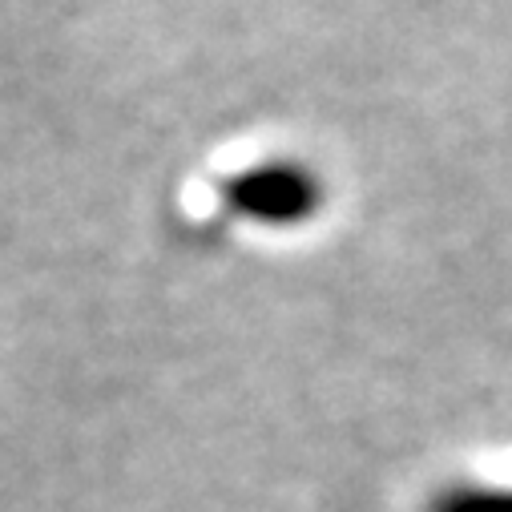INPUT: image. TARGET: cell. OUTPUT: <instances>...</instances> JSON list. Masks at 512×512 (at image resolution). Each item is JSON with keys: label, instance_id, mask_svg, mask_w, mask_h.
Here are the masks:
<instances>
[{"label": "cell", "instance_id": "cell-2", "mask_svg": "<svg viewBox=\"0 0 512 512\" xmlns=\"http://www.w3.org/2000/svg\"><path fill=\"white\" fill-rule=\"evenodd\" d=\"M432 512H512V488H452L432 500Z\"/></svg>", "mask_w": 512, "mask_h": 512}, {"label": "cell", "instance_id": "cell-1", "mask_svg": "<svg viewBox=\"0 0 512 512\" xmlns=\"http://www.w3.org/2000/svg\"><path fill=\"white\" fill-rule=\"evenodd\" d=\"M226 202L238 214H246L250 222L291 226L319 210L323 190L311 170L291 166V162H271V166H254V170L238 174L226 186Z\"/></svg>", "mask_w": 512, "mask_h": 512}]
</instances>
